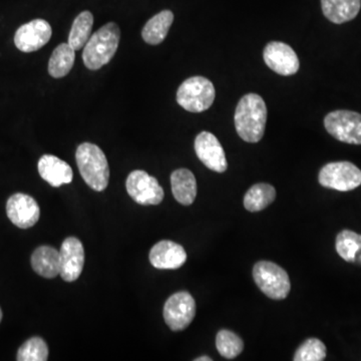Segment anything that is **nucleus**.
I'll return each mask as SVG.
<instances>
[{"instance_id":"423d86ee","label":"nucleus","mask_w":361,"mask_h":361,"mask_svg":"<svg viewBox=\"0 0 361 361\" xmlns=\"http://www.w3.org/2000/svg\"><path fill=\"white\" fill-rule=\"evenodd\" d=\"M319 184L336 191H353L361 185V170L350 161H334L320 170Z\"/></svg>"},{"instance_id":"c85d7f7f","label":"nucleus","mask_w":361,"mask_h":361,"mask_svg":"<svg viewBox=\"0 0 361 361\" xmlns=\"http://www.w3.org/2000/svg\"><path fill=\"white\" fill-rule=\"evenodd\" d=\"M1 320H2V311H1V308H0V322H1Z\"/></svg>"},{"instance_id":"1a4fd4ad","label":"nucleus","mask_w":361,"mask_h":361,"mask_svg":"<svg viewBox=\"0 0 361 361\" xmlns=\"http://www.w3.org/2000/svg\"><path fill=\"white\" fill-rule=\"evenodd\" d=\"M196 315V302L189 292L180 291L169 297L164 306V319L173 331L186 329Z\"/></svg>"},{"instance_id":"f257e3e1","label":"nucleus","mask_w":361,"mask_h":361,"mask_svg":"<svg viewBox=\"0 0 361 361\" xmlns=\"http://www.w3.org/2000/svg\"><path fill=\"white\" fill-rule=\"evenodd\" d=\"M235 128L247 142H258L264 135L267 108L262 97L248 94L240 99L235 111Z\"/></svg>"},{"instance_id":"a878e982","label":"nucleus","mask_w":361,"mask_h":361,"mask_svg":"<svg viewBox=\"0 0 361 361\" xmlns=\"http://www.w3.org/2000/svg\"><path fill=\"white\" fill-rule=\"evenodd\" d=\"M49 348L42 337H32L20 346L16 355L18 361H47Z\"/></svg>"},{"instance_id":"ddd939ff","label":"nucleus","mask_w":361,"mask_h":361,"mask_svg":"<svg viewBox=\"0 0 361 361\" xmlns=\"http://www.w3.org/2000/svg\"><path fill=\"white\" fill-rule=\"evenodd\" d=\"M263 58L268 68L281 75H293L299 71L298 56L290 45L271 42L266 45Z\"/></svg>"},{"instance_id":"dca6fc26","label":"nucleus","mask_w":361,"mask_h":361,"mask_svg":"<svg viewBox=\"0 0 361 361\" xmlns=\"http://www.w3.org/2000/svg\"><path fill=\"white\" fill-rule=\"evenodd\" d=\"M37 169L40 177L52 187L59 188L73 182V169L66 161L54 155H44L39 159Z\"/></svg>"},{"instance_id":"0eeeda50","label":"nucleus","mask_w":361,"mask_h":361,"mask_svg":"<svg viewBox=\"0 0 361 361\" xmlns=\"http://www.w3.org/2000/svg\"><path fill=\"white\" fill-rule=\"evenodd\" d=\"M324 127L334 139L350 145H361V115L339 110L325 116Z\"/></svg>"},{"instance_id":"2eb2a0df","label":"nucleus","mask_w":361,"mask_h":361,"mask_svg":"<svg viewBox=\"0 0 361 361\" xmlns=\"http://www.w3.org/2000/svg\"><path fill=\"white\" fill-rule=\"evenodd\" d=\"M186 260L185 249L170 240L158 242L149 251V262L157 269H178L185 264Z\"/></svg>"},{"instance_id":"cd10ccee","label":"nucleus","mask_w":361,"mask_h":361,"mask_svg":"<svg viewBox=\"0 0 361 361\" xmlns=\"http://www.w3.org/2000/svg\"><path fill=\"white\" fill-rule=\"evenodd\" d=\"M195 361H212V358L209 357V356H202V357L196 358Z\"/></svg>"},{"instance_id":"20e7f679","label":"nucleus","mask_w":361,"mask_h":361,"mask_svg":"<svg viewBox=\"0 0 361 361\" xmlns=\"http://www.w3.org/2000/svg\"><path fill=\"white\" fill-rule=\"evenodd\" d=\"M215 97L212 82L203 77L188 78L177 92L178 104L191 113H202L210 109Z\"/></svg>"},{"instance_id":"6ab92c4d","label":"nucleus","mask_w":361,"mask_h":361,"mask_svg":"<svg viewBox=\"0 0 361 361\" xmlns=\"http://www.w3.org/2000/svg\"><path fill=\"white\" fill-rule=\"evenodd\" d=\"M323 14L336 25L355 20L361 8V0H322Z\"/></svg>"},{"instance_id":"4468645a","label":"nucleus","mask_w":361,"mask_h":361,"mask_svg":"<svg viewBox=\"0 0 361 361\" xmlns=\"http://www.w3.org/2000/svg\"><path fill=\"white\" fill-rule=\"evenodd\" d=\"M61 272L66 282H73L82 274L85 265V249L82 242L75 237H68L61 244Z\"/></svg>"},{"instance_id":"bb28decb","label":"nucleus","mask_w":361,"mask_h":361,"mask_svg":"<svg viewBox=\"0 0 361 361\" xmlns=\"http://www.w3.org/2000/svg\"><path fill=\"white\" fill-rule=\"evenodd\" d=\"M326 357V346L317 338L304 341L294 355L295 361H322Z\"/></svg>"},{"instance_id":"4be33fe9","label":"nucleus","mask_w":361,"mask_h":361,"mask_svg":"<svg viewBox=\"0 0 361 361\" xmlns=\"http://www.w3.org/2000/svg\"><path fill=\"white\" fill-rule=\"evenodd\" d=\"M276 198L275 188L265 183L254 185L244 197V206L249 212L264 210Z\"/></svg>"},{"instance_id":"6e6552de","label":"nucleus","mask_w":361,"mask_h":361,"mask_svg":"<svg viewBox=\"0 0 361 361\" xmlns=\"http://www.w3.org/2000/svg\"><path fill=\"white\" fill-rule=\"evenodd\" d=\"M130 198L140 205H159L165 193L158 180L142 170L133 171L126 180Z\"/></svg>"},{"instance_id":"5701e85b","label":"nucleus","mask_w":361,"mask_h":361,"mask_svg":"<svg viewBox=\"0 0 361 361\" xmlns=\"http://www.w3.org/2000/svg\"><path fill=\"white\" fill-rule=\"evenodd\" d=\"M75 59V51L70 44H59L49 59V75L54 78H65L73 68Z\"/></svg>"},{"instance_id":"9b49d317","label":"nucleus","mask_w":361,"mask_h":361,"mask_svg":"<svg viewBox=\"0 0 361 361\" xmlns=\"http://www.w3.org/2000/svg\"><path fill=\"white\" fill-rule=\"evenodd\" d=\"M51 26L47 20L30 21L21 25L14 35V44L23 52L39 51L51 39Z\"/></svg>"},{"instance_id":"f3484780","label":"nucleus","mask_w":361,"mask_h":361,"mask_svg":"<svg viewBox=\"0 0 361 361\" xmlns=\"http://www.w3.org/2000/svg\"><path fill=\"white\" fill-rule=\"evenodd\" d=\"M32 269L42 277L52 279L61 272L59 251L51 246H39L32 255Z\"/></svg>"},{"instance_id":"7ed1b4c3","label":"nucleus","mask_w":361,"mask_h":361,"mask_svg":"<svg viewBox=\"0 0 361 361\" xmlns=\"http://www.w3.org/2000/svg\"><path fill=\"white\" fill-rule=\"evenodd\" d=\"M75 161L85 184L97 192L106 189L110 180V167L102 149L92 142L80 145Z\"/></svg>"},{"instance_id":"a211bd4d","label":"nucleus","mask_w":361,"mask_h":361,"mask_svg":"<svg viewBox=\"0 0 361 361\" xmlns=\"http://www.w3.org/2000/svg\"><path fill=\"white\" fill-rule=\"evenodd\" d=\"M171 186L176 200L185 206L192 205L197 196V180L188 169H178L171 175Z\"/></svg>"},{"instance_id":"393cba45","label":"nucleus","mask_w":361,"mask_h":361,"mask_svg":"<svg viewBox=\"0 0 361 361\" xmlns=\"http://www.w3.org/2000/svg\"><path fill=\"white\" fill-rule=\"evenodd\" d=\"M216 348L223 357L233 360L241 355L243 351V341L236 334L230 330H220L216 336Z\"/></svg>"},{"instance_id":"9d476101","label":"nucleus","mask_w":361,"mask_h":361,"mask_svg":"<svg viewBox=\"0 0 361 361\" xmlns=\"http://www.w3.org/2000/svg\"><path fill=\"white\" fill-rule=\"evenodd\" d=\"M6 214L16 227L28 229L39 220L40 209L37 202L30 195L16 193L7 200Z\"/></svg>"},{"instance_id":"f03ea898","label":"nucleus","mask_w":361,"mask_h":361,"mask_svg":"<svg viewBox=\"0 0 361 361\" xmlns=\"http://www.w3.org/2000/svg\"><path fill=\"white\" fill-rule=\"evenodd\" d=\"M121 30L115 23L102 26L90 35L82 52V61L90 71H97L108 65L115 56L120 44Z\"/></svg>"},{"instance_id":"39448f33","label":"nucleus","mask_w":361,"mask_h":361,"mask_svg":"<svg viewBox=\"0 0 361 361\" xmlns=\"http://www.w3.org/2000/svg\"><path fill=\"white\" fill-rule=\"evenodd\" d=\"M256 285L266 296L274 300H282L288 296L291 284L283 268L270 261H260L253 268Z\"/></svg>"},{"instance_id":"f8f14e48","label":"nucleus","mask_w":361,"mask_h":361,"mask_svg":"<svg viewBox=\"0 0 361 361\" xmlns=\"http://www.w3.org/2000/svg\"><path fill=\"white\" fill-rule=\"evenodd\" d=\"M195 152L199 160L217 173H224L228 168L224 149L219 140L209 132H202L195 140Z\"/></svg>"},{"instance_id":"b1692460","label":"nucleus","mask_w":361,"mask_h":361,"mask_svg":"<svg viewBox=\"0 0 361 361\" xmlns=\"http://www.w3.org/2000/svg\"><path fill=\"white\" fill-rule=\"evenodd\" d=\"M92 25H94V16L90 11H82L75 18L71 26L68 42L75 51H80L87 44V40L92 35Z\"/></svg>"},{"instance_id":"aec40b11","label":"nucleus","mask_w":361,"mask_h":361,"mask_svg":"<svg viewBox=\"0 0 361 361\" xmlns=\"http://www.w3.org/2000/svg\"><path fill=\"white\" fill-rule=\"evenodd\" d=\"M173 21H174V13L171 11H163L156 14L142 28V39L148 44H161L167 37Z\"/></svg>"},{"instance_id":"412c9836","label":"nucleus","mask_w":361,"mask_h":361,"mask_svg":"<svg viewBox=\"0 0 361 361\" xmlns=\"http://www.w3.org/2000/svg\"><path fill=\"white\" fill-rule=\"evenodd\" d=\"M336 248L337 253L346 262L361 266V235L343 230L337 235Z\"/></svg>"}]
</instances>
